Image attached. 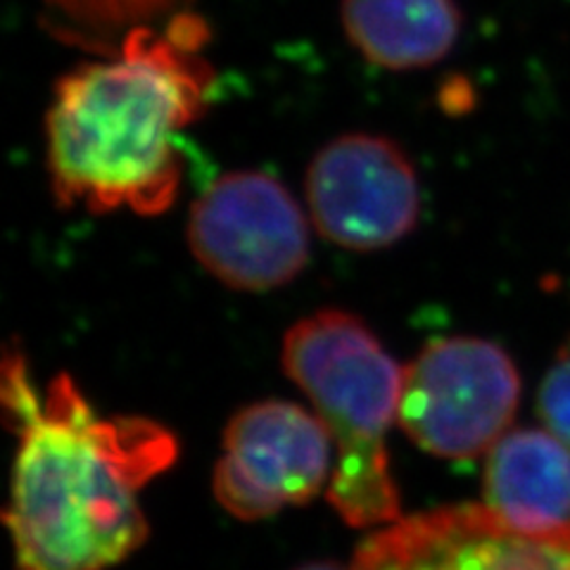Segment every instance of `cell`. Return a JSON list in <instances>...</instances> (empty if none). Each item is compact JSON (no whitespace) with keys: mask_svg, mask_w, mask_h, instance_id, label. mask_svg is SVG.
I'll use <instances>...</instances> for the list:
<instances>
[{"mask_svg":"<svg viewBox=\"0 0 570 570\" xmlns=\"http://www.w3.org/2000/svg\"><path fill=\"white\" fill-rule=\"evenodd\" d=\"M3 406L20 442L6 511L20 570H107L146 542L138 492L176 461L171 431L140 416H98L67 373L41 395L12 347Z\"/></svg>","mask_w":570,"mask_h":570,"instance_id":"obj_1","label":"cell"},{"mask_svg":"<svg viewBox=\"0 0 570 570\" xmlns=\"http://www.w3.org/2000/svg\"><path fill=\"white\" fill-rule=\"evenodd\" d=\"M207 29L176 14L165 31L138 27L119 56L69 71L46 117L48 171L62 207L131 209L155 217L181 188L176 138L200 117L209 67L198 56Z\"/></svg>","mask_w":570,"mask_h":570,"instance_id":"obj_2","label":"cell"},{"mask_svg":"<svg viewBox=\"0 0 570 570\" xmlns=\"http://www.w3.org/2000/svg\"><path fill=\"white\" fill-rule=\"evenodd\" d=\"M283 368L312 400L337 461L328 502L352 528L400 521L387 431L400 412L402 373L362 318L321 309L285 333Z\"/></svg>","mask_w":570,"mask_h":570,"instance_id":"obj_3","label":"cell"},{"mask_svg":"<svg viewBox=\"0 0 570 570\" xmlns=\"http://www.w3.org/2000/svg\"><path fill=\"white\" fill-rule=\"evenodd\" d=\"M521 376L507 350L483 337L428 343L402 373L400 425L421 450L473 459L507 435Z\"/></svg>","mask_w":570,"mask_h":570,"instance_id":"obj_4","label":"cell"},{"mask_svg":"<svg viewBox=\"0 0 570 570\" xmlns=\"http://www.w3.org/2000/svg\"><path fill=\"white\" fill-rule=\"evenodd\" d=\"M193 257L234 291L264 293L299 276L309 262V224L281 181L262 171L217 178L188 219Z\"/></svg>","mask_w":570,"mask_h":570,"instance_id":"obj_5","label":"cell"},{"mask_svg":"<svg viewBox=\"0 0 570 570\" xmlns=\"http://www.w3.org/2000/svg\"><path fill=\"white\" fill-rule=\"evenodd\" d=\"M305 190L318 234L356 253L400 243L421 217L416 169L385 136L347 134L326 142L309 163Z\"/></svg>","mask_w":570,"mask_h":570,"instance_id":"obj_6","label":"cell"},{"mask_svg":"<svg viewBox=\"0 0 570 570\" xmlns=\"http://www.w3.org/2000/svg\"><path fill=\"white\" fill-rule=\"evenodd\" d=\"M333 438L318 416L291 402H257L230 419L214 471L219 504L243 521L274 515L318 494Z\"/></svg>","mask_w":570,"mask_h":570,"instance_id":"obj_7","label":"cell"},{"mask_svg":"<svg viewBox=\"0 0 570 570\" xmlns=\"http://www.w3.org/2000/svg\"><path fill=\"white\" fill-rule=\"evenodd\" d=\"M352 570H570V523L525 530L490 507H442L371 534Z\"/></svg>","mask_w":570,"mask_h":570,"instance_id":"obj_8","label":"cell"},{"mask_svg":"<svg viewBox=\"0 0 570 570\" xmlns=\"http://www.w3.org/2000/svg\"><path fill=\"white\" fill-rule=\"evenodd\" d=\"M488 507L513 525L551 530L570 523V448L549 431H513L490 450Z\"/></svg>","mask_w":570,"mask_h":570,"instance_id":"obj_9","label":"cell"},{"mask_svg":"<svg viewBox=\"0 0 570 570\" xmlns=\"http://www.w3.org/2000/svg\"><path fill=\"white\" fill-rule=\"evenodd\" d=\"M341 17L350 43L395 71L444 60L461 31L454 0H343Z\"/></svg>","mask_w":570,"mask_h":570,"instance_id":"obj_10","label":"cell"},{"mask_svg":"<svg viewBox=\"0 0 570 570\" xmlns=\"http://www.w3.org/2000/svg\"><path fill=\"white\" fill-rule=\"evenodd\" d=\"M58 17L60 29H71L79 39H100L110 33H131L148 27V20L176 12L184 0H43Z\"/></svg>","mask_w":570,"mask_h":570,"instance_id":"obj_11","label":"cell"},{"mask_svg":"<svg viewBox=\"0 0 570 570\" xmlns=\"http://www.w3.org/2000/svg\"><path fill=\"white\" fill-rule=\"evenodd\" d=\"M538 409L547 431L570 448V356L549 368L540 387Z\"/></svg>","mask_w":570,"mask_h":570,"instance_id":"obj_12","label":"cell"},{"mask_svg":"<svg viewBox=\"0 0 570 570\" xmlns=\"http://www.w3.org/2000/svg\"><path fill=\"white\" fill-rule=\"evenodd\" d=\"M299 570H341V568H335L331 563H312V566H305V568H299Z\"/></svg>","mask_w":570,"mask_h":570,"instance_id":"obj_13","label":"cell"}]
</instances>
